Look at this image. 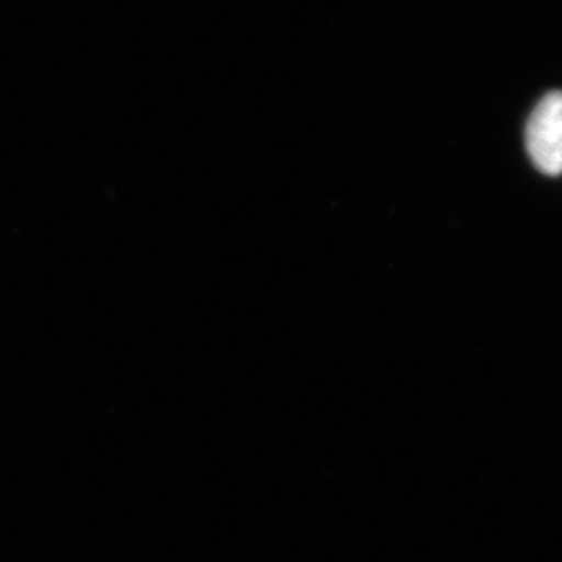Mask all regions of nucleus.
<instances>
[{
  "mask_svg": "<svg viewBox=\"0 0 562 562\" xmlns=\"http://www.w3.org/2000/svg\"><path fill=\"white\" fill-rule=\"evenodd\" d=\"M526 148L542 173H562V92L548 93L531 112Z\"/></svg>",
  "mask_w": 562,
  "mask_h": 562,
  "instance_id": "1",
  "label": "nucleus"
}]
</instances>
